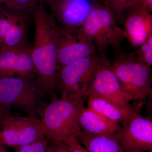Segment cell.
Instances as JSON below:
<instances>
[{
	"instance_id": "1",
	"label": "cell",
	"mask_w": 152,
	"mask_h": 152,
	"mask_svg": "<svg viewBox=\"0 0 152 152\" xmlns=\"http://www.w3.org/2000/svg\"><path fill=\"white\" fill-rule=\"evenodd\" d=\"M34 39L31 56L37 75L51 99L57 98L58 51L62 28L43 4L32 15Z\"/></svg>"
},
{
	"instance_id": "2",
	"label": "cell",
	"mask_w": 152,
	"mask_h": 152,
	"mask_svg": "<svg viewBox=\"0 0 152 152\" xmlns=\"http://www.w3.org/2000/svg\"><path fill=\"white\" fill-rule=\"evenodd\" d=\"M86 98H55L45 105L40 118L46 138L64 142L71 138L78 140L82 132L79 117Z\"/></svg>"
},
{
	"instance_id": "3",
	"label": "cell",
	"mask_w": 152,
	"mask_h": 152,
	"mask_svg": "<svg viewBox=\"0 0 152 152\" xmlns=\"http://www.w3.org/2000/svg\"><path fill=\"white\" fill-rule=\"evenodd\" d=\"M48 93L37 75L0 78V105L40 118Z\"/></svg>"
},
{
	"instance_id": "4",
	"label": "cell",
	"mask_w": 152,
	"mask_h": 152,
	"mask_svg": "<svg viewBox=\"0 0 152 152\" xmlns=\"http://www.w3.org/2000/svg\"><path fill=\"white\" fill-rule=\"evenodd\" d=\"M75 34L79 39L95 44L102 59L107 58L106 51L109 46L115 52L121 50V44L125 39L124 30L117 25L111 11L101 3L91 11Z\"/></svg>"
},
{
	"instance_id": "5",
	"label": "cell",
	"mask_w": 152,
	"mask_h": 152,
	"mask_svg": "<svg viewBox=\"0 0 152 152\" xmlns=\"http://www.w3.org/2000/svg\"><path fill=\"white\" fill-rule=\"evenodd\" d=\"M103 60L95 53L60 68L58 72L57 91L61 99L86 97L87 91Z\"/></svg>"
},
{
	"instance_id": "6",
	"label": "cell",
	"mask_w": 152,
	"mask_h": 152,
	"mask_svg": "<svg viewBox=\"0 0 152 152\" xmlns=\"http://www.w3.org/2000/svg\"><path fill=\"white\" fill-rule=\"evenodd\" d=\"M111 67L124 90L136 99H145L151 92V67L141 62L134 52H116Z\"/></svg>"
},
{
	"instance_id": "7",
	"label": "cell",
	"mask_w": 152,
	"mask_h": 152,
	"mask_svg": "<svg viewBox=\"0 0 152 152\" xmlns=\"http://www.w3.org/2000/svg\"><path fill=\"white\" fill-rule=\"evenodd\" d=\"M1 134L3 145L14 149L46 137L40 118L10 112L5 118Z\"/></svg>"
},
{
	"instance_id": "8",
	"label": "cell",
	"mask_w": 152,
	"mask_h": 152,
	"mask_svg": "<svg viewBox=\"0 0 152 152\" xmlns=\"http://www.w3.org/2000/svg\"><path fill=\"white\" fill-rule=\"evenodd\" d=\"M86 96L101 98L120 107H132L129 103L136 99L123 88L119 80L111 67V61L107 58L99 66Z\"/></svg>"
},
{
	"instance_id": "9",
	"label": "cell",
	"mask_w": 152,
	"mask_h": 152,
	"mask_svg": "<svg viewBox=\"0 0 152 152\" xmlns=\"http://www.w3.org/2000/svg\"><path fill=\"white\" fill-rule=\"evenodd\" d=\"M99 3L96 0H53L49 6L62 28L75 34Z\"/></svg>"
},
{
	"instance_id": "10",
	"label": "cell",
	"mask_w": 152,
	"mask_h": 152,
	"mask_svg": "<svg viewBox=\"0 0 152 152\" xmlns=\"http://www.w3.org/2000/svg\"><path fill=\"white\" fill-rule=\"evenodd\" d=\"M125 152H152V121L137 114L115 134Z\"/></svg>"
},
{
	"instance_id": "11",
	"label": "cell",
	"mask_w": 152,
	"mask_h": 152,
	"mask_svg": "<svg viewBox=\"0 0 152 152\" xmlns=\"http://www.w3.org/2000/svg\"><path fill=\"white\" fill-rule=\"evenodd\" d=\"M37 75L31 56V48L0 45V78Z\"/></svg>"
},
{
	"instance_id": "12",
	"label": "cell",
	"mask_w": 152,
	"mask_h": 152,
	"mask_svg": "<svg viewBox=\"0 0 152 152\" xmlns=\"http://www.w3.org/2000/svg\"><path fill=\"white\" fill-rule=\"evenodd\" d=\"M123 24L125 38L134 48L137 49L152 34V15L146 9H131Z\"/></svg>"
},
{
	"instance_id": "13",
	"label": "cell",
	"mask_w": 152,
	"mask_h": 152,
	"mask_svg": "<svg viewBox=\"0 0 152 152\" xmlns=\"http://www.w3.org/2000/svg\"><path fill=\"white\" fill-rule=\"evenodd\" d=\"M96 53L94 44L79 39L75 33L62 28L58 51V66H63L93 55Z\"/></svg>"
},
{
	"instance_id": "14",
	"label": "cell",
	"mask_w": 152,
	"mask_h": 152,
	"mask_svg": "<svg viewBox=\"0 0 152 152\" xmlns=\"http://www.w3.org/2000/svg\"><path fill=\"white\" fill-rule=\"evenodd\" d=\"M79 124L82 131L85 132L107 137L115 135L121 129L118 123L85 106L80 114Z\"/></svg>"
},
{
	"instance_id": "15",
	"label": "cell",
	"mask_w": 152,
	"mask_h": 152,
	"mask_svg": "<svg viewBox=\"0 0 152 152\" xmlns=\"http://www.w3.org/2000/svg\"><path fill=\"white\" fill-rule=\"evenodd\" d=\"M33 14L28 12H14L10 27L0 45L26 47L28 44V31Z\"/></svg>"
},
{
	"instance_id": "16",
	"label": "cell",
	"mask_w": 152,
	"mask_h": 152,
	"mask_svg": "<svg viewBox=\"0 0 152 152\" xmlns=\"http://www.w3.org/2000/svg\"><path fill=\"white\" fill-rule=\"evenodd\" d=\"M88 108L115 122H127L139 113V108L120 107L109 101L96 97L88 96Z\"/></svg>"
},
{
	"instance_id": "17",
	"label": "cell",
	"mask_w": 152,
	"mask_h": 152,
	"mask_svg": "<svg viewBox=\"0 0 152 152\" xmlns=\"http://www.w3.org/2000/svg\"><path fill=\"white\" fill-rule=\"evenodd\" d=\"M78 140L89 152H125L117 140L115 134L111 137L98 136L82 131Z\"/></svg>"
},
{
	"instance_id": "18",
	"label": "cell",
	"mask_w": 152,
	"mask_h": 152,
	"mask_svg": "<svg viewBox=\"0 0 152 152\" xmlns=\"http://www.w3.org/2000/svg\"><path fill=\"white\" fill-rule=\"evenodd\" d=\"M37 0H0V9L33 14L37 7Z\"/></svg>"
},
{
	"instance_id": "19",
	"label": "cell",
	"mask_w": 152,
	"mask_h": 152,
	"mask_svg": "<svg viewBox=\"0 0 152 152\" xmlns=\"http://www.w3.org/2000/svg\"><path fill=\"white\" fill-rule=\"evenodd\" d=\"M129 0H103L104 4L107 6L111 11L116 21L122 24L125 18L127 5Z\"/></svg>"
},
{
	"instance_id": "20",
	"label": "cell",
	"mask_w": 152,
	"mask_h": 152,
	"mask_svg": "<svg viewBox=\"0 0 152 152\" xmlns=\"http://www.w3.org/2000/svg\"><path fill=\"white\" fill-rule=\"evenodd\" d=\"M141 62L148 66L152 65V34L134 52Z\"/></svg>"
},
{
	"instance_id": "21",
	"label": "cell",
	"mask_w": 152,
	"mask_h": 152,
	"mask_svg": "<svg viewBox=\"0 0 152 152\" xmlns=\"http://www.w3.org/2000/svg\"><path fill=\"white\" fill-rule=\"evenodd\" d=\"M50 140L44 137L23 146L14 148L15 152H49Z\"/></svg>"
},
{
	"instance_id": "22",
	"label": "cell",
	"mask_w": 152,
	"mask_h": 152,
	"mask_svg": "<svg viewBox=\"0 0 152 152\" xmlns=\"http://www.w3.org/2000/svg\"><path fill=\"white\" fill-rule=\"evenodd\" d=\"M14 12L0 9V45L3 42L10 27Z\"/></svg>"
},
{
	"instance_id": "23",
	"label": "cell",
	"mask_w": 152,
	"mask_h": 152,
	"mask_svg": "<svg viewBox=\"0 0 152 152\" xmlns=\"http://www.w3.org/2000/svg\"><path fill=\"white\" fill-rule=\"evenodd\" d=\"M134 8L145 9L151 12L152 0H129L127 5V10H129Z\"/></svg>"
},
{
	"instance_id": "24",
	"label": "cell",
	"mask_w": 152,
	"mask_h": 152,
	"mask_svg": "<svg viewBox=\"0 0 152 152\" xmlns=\"http://www.w3.org/2000/svg\"><path fill=\"white\" fill-rule=\"evenodd\" d=\"M49 152H71L68 144L61 141L50 140Z\"/></svg>"
},
{
	"instance_id": "25",
	"label": "cell",
	"mask_w": 152,
	"mask_h": 152,
	"mask_svg": "<svg viewBox=\"0 0 152 152\" xmlns=\"http://www.w3.org/2000/svg\"><path fill=\"white\" fill-rule=\"evenodd\" d=\"M66 143L69 145L71 152H89L75 138H71Z\"/></svg>"
},
{
	"instance_id": "26",
	"label": "cell",
	"mask_w": 152,
	"mask_h": 152,
	"mask_svg": "<svg viewBox=\"0 0 152 152\" xmlns=\"http://www.w3.org/2000/svg\"><path fill=\"white\" fill-rule=\"evenodd\" d=\"M10 110L5 108L2 106L0 105V129L2 127L3 122L7 114L10 113Z\"/></svg>"
},
{
	"instance_id": "27",
	"label": "cell",
	"mask_w": 152,
	"mask_h": 152,
	"mask_svg": "<svg viewBox=\"0 0 152 152\" xmlns=\"http://www.w3.org/2000/svg\"><path fill=\"white\" fill-rule=\"evenodd\" d=\"M53 0H37L39 4H43L45 5L49 6Z\"/></svg>"
},
{
	"instance_id": "28",
	"label": "cell",
	"mask_w": 152,
	"mask_h": 152,
	"mask_svg": "<svg viewBox=\"0 0 152 152\" xmlns=\"http://www.w3.org/2000/svg\"><path fill=\"white\" fill-rule=\"evenodd\" d=\"M0 152H8L5 148L4 145H0Z\"/></svg>"
},
{
	"instance_id": "29",
	"label": "cell",
	"mask_w": 152,
	"mask_h": 152,
	"mask_svg": "<svg viewBox=\"0 0 152 152\" xmlns=\"http://www.w3.org/2000/svg\"><path fill=\"white\" fill-rule=\"evenodd\" d=\"M0 145H3L2 142L1 134V130L0 129Z\"/></svg>"
},
{
	"instance_id": "30",
	"label": "cell",
	"mask_w": 152,
	"mask_h": 152,
	"mask_svg": "<svg viewBox=\"0 0 152 152\" xmlns=\"http://www.w3.org/2000/svg\"><path fill=\"white\" fill-rule=\"evenodd\" d=\"M96 1H98L99 2V0H96Z\"/></svg>"
}]
</instances>
